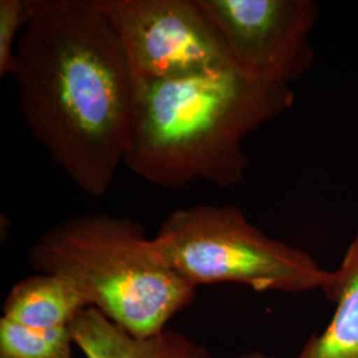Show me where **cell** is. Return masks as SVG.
Returning a JSON list of instances; mask_svg holds the SVG:
<instances>
[{
    "label": "cell",
    "mask_w": 358,
    "mask_h": 358,
    "mask_svg": "<svg viewBox=\"0 0 358 358\" xmlns=\"http://www.w3.org/2000/svg\"><path fill=\"white\" fill-rule=\"evenodd\" d=\"M13 77L36 141L81 192L103 196L127 153L134 75L96 0H27Z\"/></svg>",
    "instance_id": "cell-1"
},
{
    "label": "cell",
    "mask_w": 358,
    "mask_h": 358,
    "mask_svg": "<svg viewBox=\"0 0 358 358\" xmlns=\"http://www.w3.org/2000/svg\"><path fill=\"white\" fill-rule=\"evenodd\" d=\"M294 103L291 87L238 66L161 81L134 78L124 165L165 189L196 179L235 186L248 166L244 138Z\"/></svg>",
    "instance_id": "cell-2"
},
{
    "label": "cell",
    "mask_w": 358,
    "mask_h": 358,
    "mask_svg": "<svg viewBox=\"0 0 358 358\" xmlns=\"http://www.w3.org/2000/svg\"><path fill=\"white\" fill-rule=\"evenodd\" d=\"M27 260L38 273L66 279L90 307L136 337L164 332L196 296L154 255L145 229L130 217H71L45 231Z\"/></svg>",
    "instance_id": "cell-3"
},
{
    "label": "cell",
    "mask_w": 358,
    "mask_h": 358,
    "mask_svg": "<svg viewBox=\"0 0 358 358\" xmlns=\"http://www.w3.org/2000/svg\"><path fill=\"white\" fill-rule=\"evenodd\" d=\"M150 245L169 268L192 284H239L257 292L307 294L328 278L313 256L273 239L236 206L198 205L173 211Z\"/></svg>",
    "instance_id": "cell-4"
},
{
    "label": "cell",
    "mask_w": 358,
    "mask_h": 358,
    "mask_svg": "<svg viewBox=\"0 0 358 358\" xmlns=\"http://www.w3.org/2000/svg\"><path fill=\"white\" fill-rule=\"evenodd\" d=\"M134 78L161 81L236 66L201 0H96Z\"/></svg>",
    "instance_id": "cell-5"
},
{
    "label": "cell",
    "mask_w": 358,
    "mask_h": 358,
    "mask_svg": "<svg viewBox=\"0 0 358 358\" xmlns=\"http://www.w3.org/2000/svg\"><path fill=\"white\" fill-rule=\"evenodd\" d=\"M234 64L291 87L315 62L310 35L320 8L313 0H201Z\"/></svg>",
    "instance_id": "cell-6"
},
{
    "label": "cell",
    "mask_w": 358,
    "mask_h": 358,
    "mask_svg": "<svg viewBox=\"0 0 358 358\" xmlns=\"http://www.w3.org/2000/svg\"><path fill=\"white\" fill-rule=\"evenodd\" d=\"M71 333L85 358H213L205 346L173 329L136 337L106 319L96 308L84 309Z\"/></svg>",
    "instance_id": "cell-7"
},
{
    "label": "cell",
    "mask_w": 358,
    "mask_h": 358,
    "mask_svg": "<svg viewBox=\"0 0 358 358\" xmlns=\"http://www.w3.org/2000/svg\"><path fill=\"white\" fill-rule=\"evenodd\" d=\"M321 292L334 304L332 317L291 358H358V230Z\"/></svg>",
    "instance_id": "cell-8"
},
{
    "label": "cell",
    "mask_w": 358,
    "mask_h": 358,
    "mask_svg": "<svg viewBox=\"0 0 358 358\" xmlns=\"http://www.w3.org/2000/svg\"><path fill=\"white\" fill-rule=\"evenodd\" d=\"M90 307L64 278L36 272L13 285L4 300L1 317L34 329H69Z\"/></svg>",
    "instance_id": "cell-9"
},
{
    "label": "cell",
    "mask_w": 358,
    "mask_h": 358,
    "mask_svg": "<svg viewBox=\"0 0 358 358\" xmlns=\"http://www.w3.org/2000/svg\"><path fill=\"white\" fill-rule=\"evenodd\" d=\"M69 329H34L0 319V358H72Z\"/></svg>",
    "instance_id": "cell-10"
},
{
    "label": "cell",
    "mask_w": 358,
    "mask_h": 358,
    "mask_svg": "<svg viewBox=\"0 0 358 358\" xmlns=\"http://www.w3.org/2000/svg\"><path fill=\"white\" fill-rule=\"evenodd\" d=\"M27 0H0V76H13L16 45L26 20Z\"/></svg>",
    "instance_id": "cell-11"
},
{
    "label": "cell",
    "mask_w": 358,
    "mask_h": 358,
    "mask_svg": "<svg viewBox=\"0 0 358 358\" xmlns=\"http://www.w3.org/2000/svg\"><path fill=\"white\" fill-rule=\"evenodd\" d=\"M235 358H272L267 356V355H264V353H262V352H248V353H244V355H241V356H238V357Z\"/></svg>",
    "instance_id": "cell-12"
}]
</instances>
